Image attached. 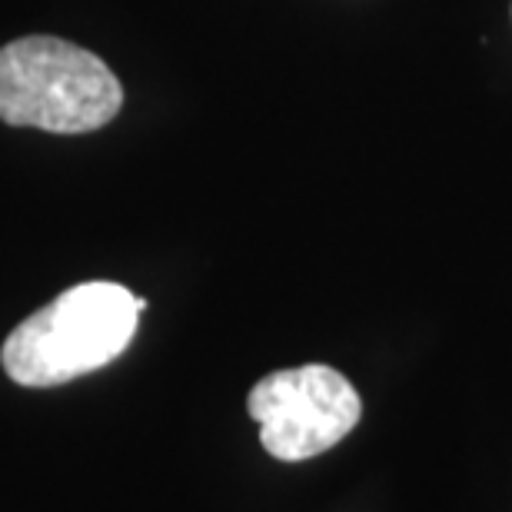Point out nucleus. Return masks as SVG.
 <instances>
[{
  "label": "nucleus",
  "mask_w": 512,
  "mask_h": 512,
  "mask_svg": "<svg viewBox=\"0 0 512 512\" xmlns=\"http://www.w3.org/2000/svg\"><path fill=\"white\" fill-rule=\"evenodd\" d=\"M143 310L147 300L120 283H77L17 323L0 360L10 380L20 386H64L114 363L130 346Z\"/></svg>",
  "instance_id": "nucleus-1"
},
{
  "label": "nucleus",
  "mask_w": 512,
  "mask_h": 512,
  "mask_svg": "<svg viewBox=\"0 0 512 512\" xmlns=\"http://www.w3.org/2000/svg\"><path fill=\"white\" fill-rule=\"evenodd\" d=\"M247 413L273 459L303 463L343 443L363 416L360 393L330 366H296L263 376L250 389Z\"/></svg>",
  "instance_id": "nucleus-3"
},
{
  "label": "nucleus",
  "mask_w": 512,
  "mask_h": 512,
  "mask_svg": "<svg viewBox=\"0 0 512 512\" xmlns=\"http://www.w3.org/2000/svg\"><path fill=\"white\" fill-rule=\"evenodd\" d=\"M124 87L104 60L60 37L0 47V120L47 133H90L120 114Z\"/></svg>",
  "instance_id": "nucleus-2"
}]
</instances>
